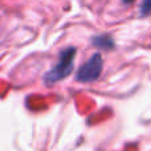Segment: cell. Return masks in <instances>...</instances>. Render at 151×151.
<instances>
[{
	"instance_id": "6da1fadb",
	"label": "cell",
	"mask_w": 151,
	"mask_h": 151,
	"mask_svg": "<svg viewBox=\"0 0 151 151\" xmlns=\"http://www.w3.org/2000/svg\"><path fill=\"white\" fill-rule=\"evenodd\" d=\"M76 53H77V49H76L74 47L65 48V49L60 53V56H58V63L56 64L44 77V81L47 85H53V83L66 78L73 72Z\"/></svg>"
},
{
	"instance_id": "7a4b0ae2",
	"label": "cell",
	"mask_w": 151,
	"mask_h": 151,
	"mask_svg": "<svg viewBox=\"0 0 151 151\" xmlns=\"http://www.w3.org/2000/svg\"><path fill=\"white\" fill-rule=\"evenodd\" d=\"M102 68H104L102 56L99 53H94L83 65H81V68L78 69L77 74H76V78H77V81L83 83L94 82L101 76Z\"/></svg>"
},
{
	"instance_id": "3957f363",
	"label": "cell",
	"mask_w": 151,
	"mask_h": 151,
	"mask_svg": "<svg viewBox=\"0 0 151 151\" xmlns=\"http://www.w3.org/2000/svg\"><path fill=\"white\" fill-rule=\"evenodd\" d=\"M93 45H96L98 49L111 50L114 49V40L107 35H101V36L93 37Z\"/></svg>"
},
{
	"instance_id": "277c9868",
	"label": "cell",
	"mask_w": 151,
	"mask_h": 151,
	"mask_svg": "<svg viewBox=\"0 0 151 151\" xmlns=\"http://www.w3.org/2000/svg\"><path fill=\"white\" fill-rule=\"evenodd\" d=\"M151 13V0H143L141 5V15L142 16H147Z\"/></svg>"
},
{
	"instance_id": "5b68a950",
	"label": "cell",
	"mask_w": 151,
	"mask_h": 151,
	"mask_svg": "<svg viewBox=\"0 0 151 151\" xmlns=\"http://www.w3.org/2000/svg\"><path fill=\"white\" fill-rule=\"evenodd\" d=\"M134 1H135V0H123L125 4H131V3H134Z\"/></svg>"
}]
</instances>
